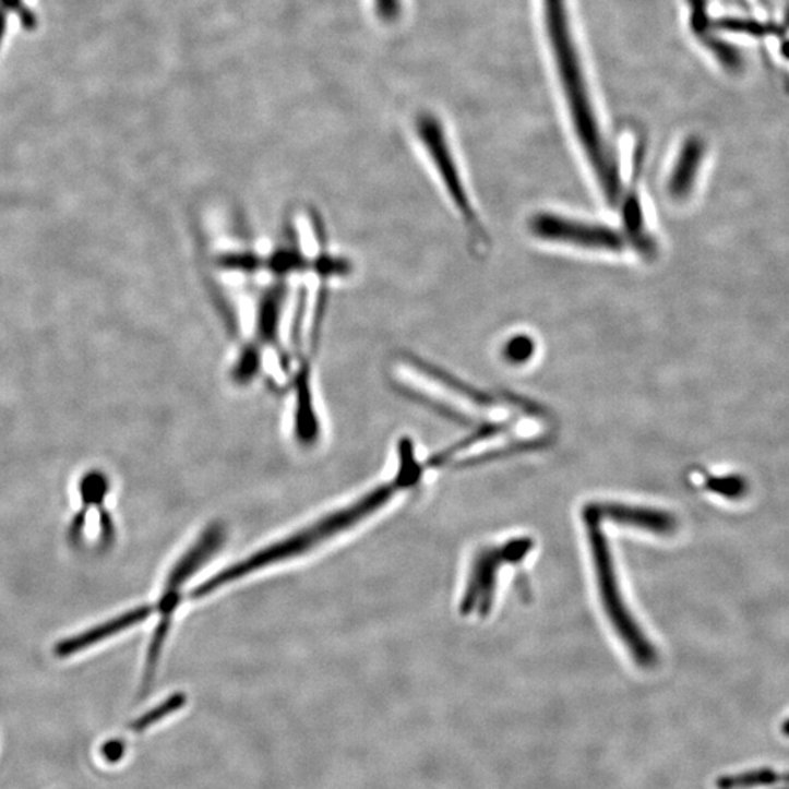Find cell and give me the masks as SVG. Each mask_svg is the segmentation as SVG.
Here are the masks:
<instances>
[{
  "instance_id": "1",
  "label": "cell",
  "mask_w": 789,
  "mask_h": 789,
  "mask_svg": "<svg viewBox=\"0 0 789 789\" xmlns=\"http://www.w3.org/2000/svg\"><path fill=\"white\" fill-rule=\"evenodd\" d=\"M542 5H545L547 34L577 142L584 151L599 195L608 206L618 210L624 191L623 172L610 146L607 145L590 100L579 51L569 24L566 0H542Z\"/></svg>"
},
{
  "instance_id": "2",
  "label": "cell",
  "mask_w": 789,
  "mask_h": 789,
  "mask_svg": "<svg viewBox=\"0 0 789 789\" xmlns=\"http://www.w3.org/2000/svg\"><path fill=\"white\" fill-rule=\"evenodd\" d=\"M401 485L403 482L395 477L390 485L378 487V489L370 491L369 494H366L364 498H361L359 502L351 504V506L323 516L322 519L314 522L313 525L301 529L299 533L292 534L286 540L275 542V545L258 551L250 558L241 560L240 563L224 569V571L218 572L217 575L210 577L204 584L193 589L192 598H204L206 595L230 584V582L248 576L250 573L259 571V569L273 566V564L284 562V560L309 553L314 547L321 546L323 542L331 540L332 537L347 531V529L352 528V526L385 506L394 498L396 491L404 489V486Z\"/></svg>"
},
{
  "instance_id": "3",
  "label": "cell",
  "mask_w": 789,
  "mask_h": 789,
  "mask_svg": "<svg viewBox=\"0 0 789 789\" xmlns=\"http://www.w3.org/2000/svg\"><path fill=\"white\" fill-rule=\"evenodd\" d=\"M584 519L586 529H588L595 577L598 581V590L599 595H601V602L603 610L607 612V618L629 653L632 654V658L635 659L637 666L654 668L658 661L657 650L654 649L648 637L642 632L639 624L635 622V618H633L626 601H624L610 545H608L607 538L603 536L601 517L595 511L594 504H589L585 509Z\"/></svg>"
},
{
  "instance_id": "4",
  "label": "cell",
  "mask_w": 789,
  "mask_h": 789,
  "mask_svg": "<svg viewBox=\"0 0 789 789\" xmlns=\"http://www.w3.org/2000/svg\"><path fill=\"white\" fill-rule=\"evenodd\" d=\"M416 129L418 140L425 145L435 175L445 189L447 200L458 213L461 222L471 232L473 240L480 244V248H485L482 244L489 240V236L482 227L481 218L478 217L471 193L465 184L463 172L456 163L445 129L433 115L429 113L418 116Z\"/></svg>"
},
{
  "instance_id": "5",
  "label": "cell",
  "mask_w": 789,
  "mask_h": 789,
  "mask_svg": "<svg viewBox=\"0 0 789 789\" xmlns=\"http://www.w3.org/2000/svg\"><path fill=\"white\" fill-rule=\"evenodd\" d=\"M528 230L545 243L567 246L585 252L620 254L632 249L623 230L553 211L534 214L528 219Z\"/></svg>"
},
{
  "instance_id": "6",
  "label": "cell",
  "mask_w": 789,
  "mask_h": 789,
  "mask_svg": "<svg viewBox=\"0 0 789 789\" xmlns=\"http://www.w3.org/2000/svg\"><path fill=\"white\" fill-rule=\"evenodd\" d=\"M529 550L531 541L522 538L507 542L506 546L487 547L478 551L469 573L461 611L464 614H471L473 611L486 614L493 602L499 567L504 563H516L517 560L524 559Z\"/></svg>"
},
{
  "instance_id": "7",
  "label": "cell",
  "mask_w": 789,
  "mask_h": 789,
  "mask_svg": "<svg viewBox=\"0 0 789 789\" xmlns=\"http://www.w3.org/2000/svg\"><path fill=\"white\" fill-rule=\"evenodd\" d=\"M155 611H157V608L153 606L136 607L135 610L123 612L118 618L107 620V622L88 629V631L82 632L80 635L58 642L55 645L53 653L58 658L72 657V655L81 653V650L93 648L100 642L110 639V637L119 635L127 629L145 622Z\"/></svg>"
},
{
  "instance_id": "8",
  "label": "cell",
  "mask_w": 789,
  "mask_h": 789,
  "mask_svg": "<svg viewBox=\"0 0 789 789\" xmlns=\"http://www.w3.org/2000/svg\"><path fill=\"white\" fill-rule=\"evenodd\" d=\"M224 540H226V528L219 524L211 525L210 528L202 534L200 540L195 542V546L187 551L178 564L171 569L170 575H168L166 581V589H164V593L179 594L184 582L191 579L198 569L204 566L206 560L217 553L219 547L224 545Z\"/></svg>"
},
{
  "instance_id": "9",
  "label": "cell",
  "mask_w": 789,
  "mask_h": 789,
  "mask_svg": "<svg viewBox=\"0 0 789 789\" xmlns=\"http://www.w3.org/2000/svg\"><path fill=\"white\" fill-rule=\"evenodd\" d=\"M599 517L610 519L614 524L631 526L653 534L667 536L676 531L677 521L670 513L658 509L627 506V504H594Z\"/></svg>"
},
{
  "instance_id": "10",
  "label": "cell",
  "mask_w": 789,
  "mask_h": 789,
  "mask_svg": "<svg viewBox=\"0 0 789 789\" xmlns=\"http://www.w3.org/2000/svg\"><path fill=\"white\" fill-rule=\"evenodd\" d=\"M704 154V142L697 140V138H690L681 146L679 157H677L674 166L671 168L666 187L668 196L672 201H684L692 193Z\"/></svg>"
},
{
  "instance_id": "11",
  "label": "cell",
  "mask_w": 789,
  "mask_h": 789,
  "mask_svg": "<svg viewBox=\"0 0 789 789\" xmlns=\"http://www.w3.org/2000/svg\"><path fill=\"white\" fill-rule=\"evenodd\" d=\"M109 478L100 471H92L85 474L80 481V495L82 507L73 519L71 529H69V540H80L82 529H84L86 512L92 506H101L105 502L107 493H109Z\"/></svg>"
},
{
  "instance_id": "12",
  "label": "cell",
  "mask_w": 789,
  "mask_h": 789,
  "mask_svg": "<svg viewBox=\"0 0 789 789\" xmlns=\"http://www.w3.org/2000/svg\"><path fill=\"white\" fill-rule=\"evenodd\" d=\"M502 359L504 363L515 366L528 364L537 355V340L528 334L512 335L502 345Z\"/></svg>"
},
{
  "instance_id": "13",
  "label": "cell",
  "mask_w": 789,
  "mask_h": 789,
  "mask_svg": "<svg viewBox=\"0 0 789 789\" xmlns=\"http://www.w3.org/2000/svg\"><path fill=\"white\" fill-rule=\"evenodd\" d=\"M184 705H187V694H171V696L162 702V704L155 706L153 709L146 710L142 717L136 718L135 721L131 724V730L133 732H144L155 726V724L178 713Z\"/></svg>"
},
{
  "instance_id": "14",
  "label": "cell",
  "mask_w": 789,
  "mask_h": 789,
  "mask_svg": "<svg viewBox=\"0 0 789 789\" xmlns=\"http://www.w3.org/2000/svg\"><path fill=\"white\" fill-rule=\"evenodd\" d=\"M709 489L727 498H740L744 493L745 482L739 477L715 478L709 481Z\"/></svg>"
},
{
  "instance_id": "15",
  "label": "cell",
  "mask_w": 789,
  "mask_h": 789,
  "mask_svg": "<svg viewBox=\"0 0 789 789\" xmlns=\"http://www.w3.org/2000/svg\"><path fill=\"white\" fill-rule=\"evenodd\" d=\"M373 10L385 23H395L401 15V0H372Z\"/></svg>"
},
{
  "instance_id": "16",
  "label": "cell",
  "mask_w": 789,
  "mask_h": 789,
  "mask_svg": "<svg viewBox=\"0 0 789 789\" xmlns=\"http://www.w3.org/2000/svg\"><path fill=\"white\" fill-rule=\"evenodd\" d=\"M100 753L107 763H119L124 756V744L120 740H109L101 745Z\"/></svg>"
}]
</instances>
